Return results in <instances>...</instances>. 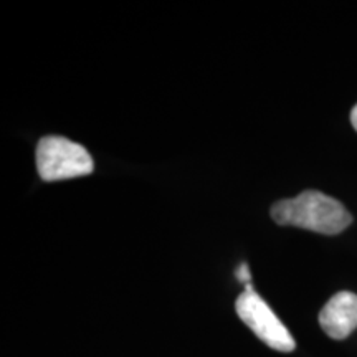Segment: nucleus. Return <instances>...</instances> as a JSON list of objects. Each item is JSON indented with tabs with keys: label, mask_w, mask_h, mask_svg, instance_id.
Instances as JSON below:
<instances>
[{
	"label": "nucleus",
	"mask_w": 357,
	"mask_h": 357,
	"mask_svg": "<svg viewBox=\"0 0 357 357\" xmlns=\"http://www.w3.org/2000/svg\"><path fill=\"white\" fill-rule=\"evenodd\" d=\"M271 218L278 225H293L321 235H337L352 223V215L339 200L319 190H305L294 199L276 202Z\"/></svg>",
	"instance_id": "nucleus-1"
},
{
	"label": "nucleus",
	"mask_w": 357,
	"mask_h": 357,
	"mask_svg": "<svg viewBox=\"0 0 357 357\" xmlns=\"http://www.w3.org/2000/svg\"><path fill=\"white\" fill-rule=\"evenodd\" d=\"M95 164L86 147L61 136L42 137L37 146V171L47 182L88 176Z\"/></svg>",
	"instance_id": "nucleus-2"
},
{
	"label": "nucleus",
	"mask_w": 357,
	"mask_h": 357,
	"mask_svg": "<svg viewBox=\"0 0 357 357\" xmlns=\"http://www.w3.org/2000/svg\"><path fill=\"white\" fill-rule=\"evenodd\" d=\"M319 324L331 339L342 341L357 329V294L339 291L319 312Z\"/></svg>",
	"instance_id": "nucleus-4"
},
{
	"label": "nucleus",
	"mask_w": 357,
	"mask_h": 357,
	"mask_svg": "<svg viewBox=\"0 0 357 357\" xmlns=\"http://www.w3.org/2000/svg\"><path fill=\"white\" fill-rule=\"evenodd\" d=\"M351 123H352V126H354V129L357 131V105L351 111Z\"/></svg>",
	"instance_id": "nucleus-6"
},
{
	"label": "nucleus",
	"mask_w": 357,
	"mask_h": 357,
	"mask_svg": "<svg viewBox=\"0 0 357 357\" xmlns=\"http://www.w3.org/2000/svg\"><path fill=\"white\" fill-rule=\"evenodd\" d=\"M235 310L238 318L261 339L266 346L280 352H291L296 342L281 323L275 311L266 305V301L253 289L252 283L245 284V291L236 298Z\"/></svg>",
	"instance_id": "nucleus-3"
},
{
	"label": "nucleus",
	"mask_w": 357,
	"mask_h": 357,
	"mask_svg": "<svg viewBox=\"0 0 357 357\" xmlns=\"http://www.w3.org/2000/svg\"><path fill=\"white\" fill-rule=\"evenodd\" d=\"M235 276H236V280L240 281V283L243 284H248V283H252V275H250V270H248V265L247 263H240L238 265V268H236L235 270Z\"/></svg>",
	"instance_id": "nucleus-5"
}]
</instances>
